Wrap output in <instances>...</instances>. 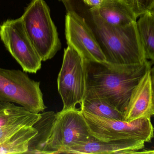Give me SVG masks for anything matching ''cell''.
<instances>
[{
	"instance_id": "cell-20",
	"label": "cell",
	"mask_w": 154,
	"mask_h": 154,
	"mask_svg": "<svg viewBox=\"0 0 154 154\" xmlns=\"http://www.w3.org/2000/svg\"><path fill=\"white\" fill-rule=\"evenodd\" d=\"M151 75L152 77V83L153 91V105L154 110V67L151 68ZM154 117V115H153Z\"/></svg>"
},
{
	"instance_id": "cell-1",
	"label": "cell",
	"mask_w": 154,
	"mask_h": 154,
	"mask_svg": "<svg viewBox=\"0 0 154 154\" xmlns=\"http://www.w3.org/2000/svg\"><path fill=\"white\" fill-rule=\"evenodd\" d=\"M86 62L85 96L103 99L125 115L133 90L152 68V63L148 60L143 65L134 66Z\"/></svg>"
},
{
	"instance_id": "cell-7",
	"label": "cell",
	"mask_w": 154,
	"mask_h": 154,
	"mask_svg": "<svg viewBox=\"0 0 154 154\" xmlns=\"http://www.w3.org/2000/svg\"><path fill=\"white\" fill-rule=\"evenodd\" d=\"M91 136L80 109L61 110L57 113L46 154H66L69 149L85 143Z\"/></svg>"
},
{
	"instance_id": "cell-3",
	"label": "cell",
	"mask_w": 154,
	"mask_h": 154,
	"mask_svg": "<svg viewBox=\"0 0 154 154\" xmlns=\"http://www.w3.org/2000/svg\"><path fill=\"white\" fill-rule=\"evenodd\" d=\"M25 31L42 61L51 59L61 48L57 27L44 0H32L20 17Z\"/></svg>"
},
{
	"instance_id": "cell-18",
	"label": "cell",
	"mask_w": 154,
	"mask_h": 154,
	"mask_svg": "<svg viewBox=\"0 0 154 154\" xmlns=\"http://www.w3.org/2000/svg\"><path fill=\"white\" fill-rule=\"evenodd\" d=\"M132 10L138 18L147 12L153 4L154 0H122Z\"/></svg>"
},
{
	"instance_id": "cell-8",
	"label": "cell",
	"mask_w": 154,
	"mask_h": 154,
	"mask_svg": "<svg viewBox=\"0 0 154 154\" xmlns=\"http://www.w3.org/2000/svg\"><path fill=\"white\" fill-rule=\"evenodd\" d=\"M0 38L23 71L36 73L41 68L42 60L28 37L20 17L4 22L0 25Z\"/></svg>"
},
{
	"instance_id": "cell-17",
	"label": "cell",
	"mask_w": 154,
	"mask_h": 154,
	"mask_svg": "<svg viewBox=\"0 0 154 154\" xmlns=\"http://www.w3.org/2000/svg\"><path fill=\"white\" fill-rule=\"evenodd\" d=\"M81 110L101 117L125 120V115L103 99L85 96L80 105Z\"/></svg>"
},
{
	"instance_id": "cell-5",
	"label": "cell",
	"mask_w": 154,
	"mask_h": 154,
	"mask_svg": "<svg viewBox=\"0 0 154 154\" xmlns=\"http://www.w3.org/2000/svg\"><path fill=\"white\" fill-rule=\"evenodd\" d=\"M87 62L70 45L64 50L63 62L57 79L59 93L63 104L62 110L76 108L86 96Z\"/></svg>"
},
{
	"instance_id": "cell-11",
	"label": "cell",
	"mask_w": 154,
	"mask_h": 154,
	"mask_svg": "<svg viewBox=\"0 0 154 154\" xmlns=\"http://www.w3.org/2000/svg\"><path fill=\"white\" fill-rule=\"evenodd\" d=\"M151 69L146 71L132 92L125 114V121L153 116V91Z\"/></svg>"
},
{
	"instance_id": "cell-15",
	"label": "cell",
	"mask_w": 154,
	"mask_h": 154,
	"mask_svg": "<svg viewBox=\"0 0 154 154\" xmlns=\"http://www.w3.org/2000/svg\"><path fill=\"white\" fill-rule=\"evenodd\" d=\"M37 134L33 126L22 127L0 144V154H26L30 141Z\"/></svg>"
},
{
	"instance_id": "cell-19",
	"label": "cell",
	"mask_w": 154,
	"mask_h": 154,
	"mask_svg": "<svg viewBox=\"0 0 154 154\" xmlns=\"http://www.w3.org/2000/svg\"><path fill=\"white\" fill-rule=\"evenodd\" d=\"M83 2L91 7H97L101 4L103 0H83Z\"/></svg>"
},
{
	"instance_id": "cell-10",
	"label": "cell",
	"mask_w": 154,
	"mask_h": 154,
	"mask_svg": "<svg viewBox=\"0 0 154 154\" xmlns=\"http://www.w3.org/2000/svg\"><path fill=\"white\" fill-rule=\"evenodd\" d=\"M41 114L31 112L14 103L0 101V144L22 127L33 126Z\"/></svg>"
},
{
	"instance_id": "cell-9",
	"label": "cell",
	"mask_w": 154,
	"mask_h": 154,
	"mask_svg": "<svg viewBox=\"0 0 154 154\" xmlns=\"http://www.w3.org/2000/svg\"><path fill=\"white\" fill-rule=\"evenodd\" d=\"M66 6L65 34L68 45L75 48L87 61L106 63L96 35L85 20L69 5Z\"/></svg>"
},
{
	"instance_id": "cell-22",
	"label": "cell",
	"mask_w": 154,
	"mask_h": 154,
	"mask_svg": "<svg viewBox=\"0 0 154 154\" xmlns=\"http://www.w3.org/2000/svg\"><path fill=\"white\" fill-rule=\"evenodd\" d=\"M148 12L154 17V2L152 5V7H151V8H150V10H149Z\"/></svg>"
},
{
	"instance_id": "cell-21",
	"label": "cell",
	"mask_w": 154,
	"mask_h": 154,
	"mask_svg": "<svg viewBox=\"0 0 154 154\" xmlns=\"http://www.w3.org/2000/svg\"><path fill=\"white\" fill-rule=\"evenodd\" d=\"M136 154H154V150H143L142 152H138Z\"/></svg>"
},
{
	"instance_id": "cell-6",
	"label": "cell",
	"mask_w": 154,
	"mask_h": 154,
	"mask_svg": "<svg viewBox=\"0 0 154 154\" xmlns=\"http://www.w3.org/2000/svg\"><path fill=\"white\" fill-rule=\"evenodd\" d=\"M0 101L18 104L36 114L46 108L40 82L20 70L0 68Z\"/></svg>"
},
{
	"instance_id": "cell-16",
	"label": "cell",
	"mask_w": 154,
	"mask_h": 154,
	"mask_svg": "<svg viewBox=\"0 0 154 154\" xmlns=\"http://www.w3.org/2000/svg\"><path fill=\"white\" fill-rule=\"evenodd\" d=\"M137 26L140 41L147 60L154 63V17L148 12L139 16Z\"/></svg>"
},
{
	"instance_id": "cell-12",
	"label": "cell",
	"mask_w": 154,
	"mask_h": 154,
	"mask_svg": "<svg viewBox=\"0 0 154 154\" xmlns=\"http://www.w3.org/2000/svg\"><path fill=\"white\" fill-rule=\"evenodd\" d=\"M145 143L136 140L101 141L92 135L85 143L71 147L66 154H136Z\"/></svg>"
},
{
	"instance_id": "cell-13",
	"label": "cell",
	"mask_w": 154,
	"mask_h": 154,
	"mask_svg": "<svg viewBox=\"0 0 154 154\" xmlns=\"http://www.w3.org/2000/svg\"><path fill=\"white\" fill-rule=\"evenodd\" d=\"M91 14L115 26H124L136 22L137 17L122 0H103L97 7L90 9Z\"/></svg>"
},
{
	"instance_id": "cell-23",
	"label": "cell",
	"mask_w": 154,
	"mask_h": 154,
	"mask_svg": "<svg viewBox=\"0 0 154 154\" xmlns=\"http://www.w3.org/2000/svg\"><path fill=\"white\" fill-rule=\"evenodd\" d=\"M60 1H62L65 4V5H69V2L71 0H60Z\"/></svg>"
},
{
	"instance_id": "cell-2",
	"label": "cell",
	"mask_w": 154,
	"mask_h": 154,
	"mask_svg": "<svg viewBox=\"0 0 154 154\" xmlns=\"http://www.w3.org/2000/svg\"><path fill=\"white\" fill-rule=\"evenodd\" d=\"M95 35L107 62L119 66L143 65L147 61L137 31V22L115 26L91 14Z\"/></svg>"
},
{
	"instance_id": "cell-14",
	"label": "cell",
	"mask_w": 154,
	"mask_h": 154,
	"mask_svg": "<svg viewBox=\"0 0 154 154\" xmlns=\"http://www.w3.org/2000/svg\"><path fill=\"white\" fill-rule=\"evenodd\" d=\"M41 115L40 118L33 125L37 134L30 141L26 154H46L47 143L57 113L48 111L41 114Z\"/></svg>"
},
{
	"instance_id": "cell-4",
	"label": "cell",
	"mask_w": 154,
	"mask_h": 154,
	"mask_svg": "<svg viewBox=\"0 0 154 154\" xmlns=\"http://www.w3.org/2000/svg\"><path fill=\"white\" fill-rule=\"evenodd\" d=\"M80 110L91 134L101 141L136 140L146 143H150L154 137V128L151 118L126 121L101 117Z\"/></svg>"
}]
</instances>
